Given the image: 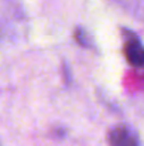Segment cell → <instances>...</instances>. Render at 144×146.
<instances>
[{"label": "cell", "instance_id": "6da1fadb", "mask_svg": "<svg viewBox=\"0 0 144 146\" xmlns=\"http://www.w3.org/2000/svg\"><path fill=\"white\" fill-rule=\"evenodd\" d=\"M124 57L127 62L133 67H144V46L140 38L132 31H124Z\"/></svg>", "mask_w": 144, "mask_h": 146}, {"label": "cell", "instance_id": "7a4b0ae2", "mask_svg": "<svg viewBox=\"0 0 144 146\" xmlns=\"http://www.w3.org/2000/svg\"><path fill=\"white\" fill-rule=\"evenodd\" d=\"M109 146H140L139 136L126 125H117L107 133Z\"/></svg>", "mask_w": 144, "mask_h": 146}, {"label": "cell", "instance_id": "3957f363", "mask_svg": "<svg viewBox=\"0 0 144 146\" xmlns=\"http://www.w3.org/2000/svg\"><path fill=\"white\" fill-rule=\"evenodd\" d=\"M74 38H75V41H76L79 46H82V47H85V48H89V47L92 46V43H91V37L86 34V31H85L82 27H78V29L75 30V33H74Z\"/></svg>", "mask_w": 144, "mask_h": 146}]
</instances>
